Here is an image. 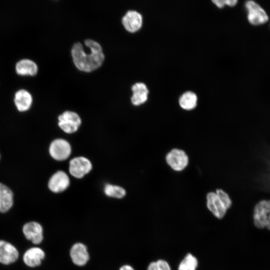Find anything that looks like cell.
<instances>
[{"mask_svg": "<svg viewBox=\"0 0 270 270\" xmlns=\"http://www.w3.org/2000/svg\"><path fill=\"white\" fill-rule=\"evenodd\" d=\"M92 168L91 162L84 156H78L70 160L69 164L70 174L77 178H81Z\"/></svg>", "mask_w": 270, "mask_h": 270, "instance_id": "cell-6", "label": "cell"}, {"mask_svg": "<svg viewBox=\"0 0 270 270\" xmlns=\"http://www.w3.org/2000/svg\"><path fill=\"white\" fill-rule=\"evenodd\" d=\"M44 257V252L42 248L38 247H32L25 252L22 260L28 266L34 268L41 264Z\"/></svg>", "mask_w": 270, "mask_h": 270, "instance_id": "cell-11", "label": "cell"}, {"mask_svg": "<svg viewBox=\"0 0 270 270\" xmlns=\"http://www.w3.org/2000/svg\"></svg>", "mask_w": 270, "mask_h": 270, "instance_id": "cell-28", "label": "cell"}, {"mask_svg": "<svg viewBox=\"0 0 270 270\" xmlns=\"http://www.w3.org/2000/svg\"><path fill=\"white\" fill-rule=\"evenodd\" d=\"M14 101L18 110L24 112L30 108L32 104V97L28 91L21 90L16 93Z\"/></svg>", "mask_w": 270, "mask_h": 270, "instance_id": "cell-17", "label": "cell"}, {"mask_svg": "<svg viewBox=\"0 0 270 270\" xmlns=\"http://www.w3.org/2000/svg\"><path fill=\"white\" fill-rule=\"evenodd\" d=\"M104 192L107 196L117 198H121L126 194L125 190L122 187L110 184L104 186Z\"/></svg>", "mask_w": 270, "mask_h": 270, "instance_id": "cell-21", "label": "cell"}, {"mask_svg": "<svg viewBox=\"0 0 270 270\" xmlns=\"http://www.w3.org/2000/svg\"><path fill=\"white\" fill-rule=\"evenodd\" d=\"M70 256L72 262L78 266L85 265L89 260L86 246L83 244H74L70 250Z\"/></svg>", "mask_w": 270, "mask_h": 270, "instance_id": "cell-12", "label": "cell"}, {"mask_svg": "<svg viewBox=\"0 0 270 270\" xmlns=\"http://www.w3.org/2000/svg\"><path fill=\"white\" fill-rule=\"evenodd\" d=\"M84 44L89 49L86 52L81 43L75 44L72 49V56L76 66L80 70L90 72L101 66L104 56L100 45L96 42L88 39Z\"/></svg>", "mask_w": 270, "mask_h": 270, "instance_id": "cell-1", "label": "cell"}, {"mask_svg": "<svg viewBox=\"0 0 270 270\" xmlns=\"http://www.w3.org/2000/svg\"><path fill=\"white\" fill-rule=\"evenodd\" d=\"M14 204V194L6 185L0 182V212H8Z\"/></svg>", "mask_w": 270, "mask_h": 270, "instance_id": "cell-15", "label": "cell"}, {"mask_svg": "<svg viewBox=\"0 0 270 270\" xmlns=\"http://www.w3.org/2000/svg\"><path fill=\"white\" fill-rule=\"evenodd\" d=\"M216 193L225 208L228 210L232 204V200L228 194L222 189H217Z\"/></svg>", "mask_w": 270, "mask_h": 270, "instance_id": "cell-22", "label": "cell"}, {"mask_svg": "<svg viewBox=\"0 0 270 270\" xmlns=\"http://www.w3.org/2000/svg\"><path fill=\"white\" fill-rule=\"evenodd\" d=\"M245 6L248 12V22L254 26L266 23L268 17L265 10L256 2L253 0L247 1Z\"/></svg>", "mask_w": 270, "mask_h": 270, "instance_id": "cell-3", "label": "cell"}, {"mask_svg": "<svg viewBox=\"0 0 270 270\" xmlns=\"http://www.w3.org/2000/svg\"><path fill=\"white\" fill-rule=\"evenodd\" d=\"M16 72L20 75L34 76L38 72V66L35 62L30 60H22L16 64Z\"/></svg>", "mask_w": 270, "mask_h": 270, "instance_id": "cell-18", "label": "cell"}, {"mask_svg": "<svg viewBox=\"0 0 270 270\" xmlns=\"http://www.w3.org/2000/svg\"><path fill=\"white\" fill-rule=\"evenodd\" d=\"M132 90L133 94L131 98V102L133 104L140 106L147 100L148 90L144 84L137 82L132 86Z\"/></svg>", "mask_w": 270, "mask_h": 270, "instance_id": "cell-16", "label": "cell"}, {"mask_svg": "<svg viewBox=\"0 0 270 270\" xmlns=\"http://www.w3.org/2000/svg\"><path fill=\"white\" fill-rule=\"evenodd\" d=\"M122 23L128 31L136 32L139 30L142 26V16L136 11L129 10L123 16Z\"/></svg>", "mask_w": 270, "mask_h": 270, "instance_id": "cell-13", "label": "cell"}, {"mask_svg": "<svg viewBox=\"0 0 270 270\" xmlns=\"http://www.w3.org/2000/svg\"><path fill=\"white\" fill-rule=\"evenodd\" d=\"M71 146L66 140L58 138L53 140L49 147L50 156L57 160L67 159L71 154Z\"/></svg>", "mask_w": 270, "mask_h": 270, "instance_id": "cell-7", "label": "cell"}, {"mask_svg": "<svg viewBox=\"0 0 270 270\" xmlns=\"http://www.w3.org/2000/svg\"><path fill=\"white\" fill-rule=\"evenodd\" d=\"M212 2L219 8H223L225 5L224 0H212Z\"/></svg>", "mask_w": 270, "mask_h": 270, "instance_id": "cell-24", "label": "cell"}, {"mask_svg": "<svg viewBox=\"0 0 270 270\" xmlns=\"http://www.w3.org/2000/svg\"><path fill=\"white\" fill-rule=\"evenodd\" d=\"M147 270H159L156 262H153L150 264L148 267Z\"/></svg>", "mask_w": 270, "mask_h": 270, "instance_id": "cell-25", "label": "cell"}, {"mask_svg": "<svg viewBox=\"0 0 270 270\" xmlns=\"http://www.w3.org/2000/svg\"><path fill=\"white\" fill-rule=\"evenodd\" d=\"M238 1L236 0H224L225 4H226L230 6H235Z\"/></svg>", "mask_w": 270, "mask_h": 270, "instance_id": "cell-26", "label": "cell"}, {"mask_svg": "<svg viewBox=\"0 0 270 270\" xmlns=\"http://www.w3.org/2000/svg\"><path fill=\"white\" fill-rule=\"evenodd\" d=\"M70 185V179L63 171H58L50 178L48 182L49 189L54 192H60L66 190Z\"/></svg>", "mask_w": 270, "mask_h": 270, "instance_id": "cell-10", "label": "cell"}, {"mask_svg": "<svg viewBox=\"0 0 270 270\" xmlns=\"http://www.w3.org/2000/svg\"><path fill=\"white\" fill-rule=\"evenodd\" d=\"M19 257L18 249L12 244L0 240V263L8 265L16 262Z\"/></svg>", "mask_w": 270, "mask_h": 270, "instance_id": "cell-9", "label": "cell"}, {"mask_svg": "<svg viewBox=\"0 0 270 270\" xmlns=\"http://www.w3.org/2000/svg\"><path fill=\"white\" fill-rule=\"evenodd\" d=\"M58 125L65 132L72 134L78 130L80 124L81 119L75 112L66 111L58 117Z\"/></svg>", "mask_w": 270, "mask_h": 270, "instance_id": "cell-4", "label": "cell"}, {"mask_svg": "<svg viewBox=\"0 0 270 270\" xmlns=\"http://www.w3.org/2000/svg\"><path fill=\"white\" fill-rule=\"evenodd\" d=\"M253 218L256 227L270 230V200H262L256 204Z\"/></svg>", "mask_w": 270, "mask_h": 270, "instance_id": "cell-2", "label": "cell"}, {"mask_svg": "<svg viewBox=\"0 0 270 270\" xmlns=\"http://www.w3.org/2000/svg\"><path fill=\"white\" fill-rule=\"evenodd\" d=\"M197 101L198 98L195 93L192 92H186L180 96L179 104L182 109L190 110L196 107Z\"/></svg>", "mask_w": 270, "mask_h": 270, "instance_id": "cell-19", "label": "cell"}, {"mask_svg": "<svg viewBox=\"0 0 270 270\" xmlns=\"http://www.w3.org/2000/svg\"><path fill=\"white\" fill-rule=\"evenodd\" d=\"M206 206L208 209L218 218H222L227 210L214 192H210L207 194Z\"/></svg>", "mask_w": 270, "mask_h": 270, "instance_id": "cell-14", "label": "cell"}, {"mask_svg": "<svg viewBox=\"0 0 270 270\" xmlns=\"http://www.w3.org/2000/svg\"><path fill=\"white\" fill-rule=\"evenodd\" d=\"M198 262L191 254H188L179 264L178 270H196Z\"/></svg>", "mask_w": 270, "mask_h": 270, "instance_id": "cell-20", "label": "cell"}, {"mask_svg": "<svg viewBox=\"0 0 270 270\" xmlns=\"http://www.w3.org/2000/svg\"><path fill=\"white\" fill-rule=\"evenodd\" d=\"M120 270H134V268L128 264L124 265L120 268Z\"/></svg>", "mask_w": 270, "mask_h": 270, "instance_id": "cell-27", "label": "cell"}, {"mask_svg": "<svg viewBox=\"0 0 270 270\" xmlns=\"http://www.w3.org/2000/svg\"><path fill=\"white\" fill-rule=\"evenodd\" d=\"M166 160L172 170L180 172L187 166L188 164V157L183 150L174 148L167 154Z\"/></svg>", "mask_w": 270, "mask_h": 270, "instance_id": "cell-5", "label": "cell"}, {"mask_svg": "<svg viewBox=\"0 0 270 270\" xmlns=\"http://www.w3.org/2000/svg\"><path fill=\"white\" fill-rule=\"evenodd\" d=\"M22 233L28 240L35 244H40L43 240V228L42 225L35 221L26 223L22 228Z\"/></svg>", "mask_w": 270, "mask_h": 270, "instance_id": "cell-8", "label": "cell"}, {"mask_svg": "<svg viewBox=\"0 0 270 270\" xmlns=\"http://www.w3.org/2000/svg\"><path fill=\"white\" fill-rule=\"evenodd\" d=\"M156 262L159 270H171L169 264L166 260H158Z\"/></svg>", "mask_w": 270, "mask_h": 270, "instance_id": "cell-23", "label": "cell"}]
</instances>
